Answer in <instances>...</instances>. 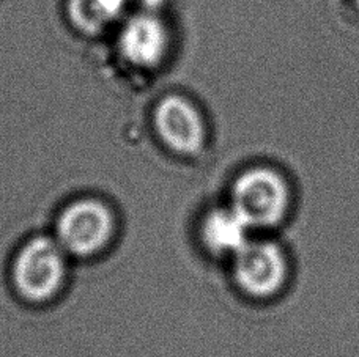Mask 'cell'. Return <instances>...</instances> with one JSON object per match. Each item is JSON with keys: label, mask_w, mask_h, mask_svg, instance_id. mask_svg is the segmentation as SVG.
Instances as JSON below:
<instances>
[{"label": "cell", "mask_w": 359, "mask_h": 357, "mask_svg": "<svg viewBox=\"0 0 359 357\" xmlns=\"http://www.w3.org/2000/svg\"><path fill=\"white\" fill-rule=\"evenodd\" d=\"M59 242L36 237L24 244L13 266V280L19 295L43 302L60 290L65 279V257Z\"/></svg>", "instance_id": "1"}, {"label": "cell", "mask_w": 359, "mask_h": 357, "mask_svg": "<svg viewBox=\"0 0 359 357\" xmlns=\"http://www.w3.org/2000/svg\"><path fill=\"white\" fill-rule=\"evenodd\" d=\"M114 228V216L104 203L82 199L68 205L59 216L57 242L65 252L88 257L111 241Z\"/></svg>", "instance_id": "2"}, {"label": "cell", "mask_w": 359, "mask_h": 357, "mask_svg": "<svg viewBox=\"0 0 359 357\" xmlns=\"http://www.w3.org/2000/svg\"><path fill=\"white\" fill-rule=\"evenodd\" d=\"M155 127L172 151L184 156L201 151L207 136L202 115L194 104L177 94L159 101L155 109Z\"/></svg>", "instance_id": "3"}, {"label": "cell", "mask_w": 359, "mask_h": 357, "mask_svg": "<svg viewBox=\"0 0 359 357\" xmlns=\"http://www.w3.org/2000/svg\"><path fill=\"white\" fill-rule=\"evenodd\" d=\"M118 48L121 55L140 68L161 63L169 50V31L155 11H142L126 19L120 29Z\"/></svg>", "instance_id": "4"}, {"label": "cell", "mask_w": 359, "mask_h": 357, "mask_svg": "<svg viewBox=\"0 0 359 357\" xmlns=\"http://www.w3.org/2000/svg\"><path fill=\"white\" fill-rule=\"evenodd\" d=\"M279 186L265 170L243 174L233 186V209L248 224H266L279 211Z\"/></svg>", "instance_id": "5"}, {"label": "cell", "mask_w": 359, "mask_h": 357, "mask_svg": "<svg viewBox=\"0 0 359 357\" xmlns=\"http://www.w3.org/2000/svg\"><path fill=\"white\" fill-rule=\"evenodd\" d=\"M235 277L243 290L264 295L276 284L278 258L266 246H243L236 252Z\"/></svg>", "instance_id": "6"}, {"label": "cell", "mask_w": 359, "mask_h": 357, "mask_svg": "<svg viewBox=\"0 0 359 357\" xmlns=\"http://www.w3.org/2000/svg\"><path fill=\"white\" fill-rule=\"evenodd\" d=\"M248 222L235 209H213L202 224V239L211 252H238L245 246Z\"/></svg>", "instance_id": "7"}, {"label": "cell", "mask_w": 359, "mask_h": 357, "mask_svg": "<svg viewBox=\"0 0 359 357\" xmlns=\"http://www.w3.org/2000/svg\"><path fill=\"white\" fill-rule=\"evenodd\" d=\"M128 0H69L72 22L86 34H100L123 16Z\"/></svg>", "instance_id": "8"}, {"label": "cell", "mask_w": 359, "mask_h": 357, "mask_svg": "<svg viewBox=\"0 0 359 357\" xmlns=\"http://www.w3.org/2000/svg\"><path fill=\"white\" fill-rule=\"evenodd\" d=\"M128 4L137 5L142 11H155L164 4V0H128Z\"/></svg>", "instance_id": "9"}]
</instances>
